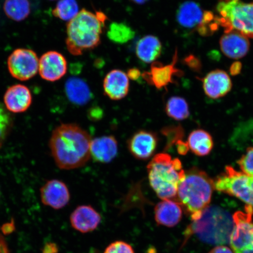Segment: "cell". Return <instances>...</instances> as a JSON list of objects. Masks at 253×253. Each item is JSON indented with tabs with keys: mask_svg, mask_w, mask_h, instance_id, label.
I'll return each instance as SVG.
<instances>
[{
	"mask_svg": "<svg viewBox=\"0 0 253 253\" xmlns=\"http://www.w3.org/2000/svg\"><path fill=\"white\" fill-rule=\"evenodd\" d=\"M91 139L76 124H62L53 131L49 148L56 166L61 169L83 167L89 160Z\"/></svg>",
	"mask_w": 253,
	"mask_h": 253,
	"instance_id": "obj_1",
	"label": "cell"
},
{
	"mask_svg": "<svg viewBox=\"0 0 253 253\" xmlns=\"http://www.w3.org/2000/svg\"><path fill=\"white\" fill-rule=\"evenodd\" d=\"M107 18L100 11L96 14L86 9L79 11L67 25L66 44L69 52L79 56L99 46Z\"/></svg>",
	"mask_w": 253,
	"mask_h": 253,
	"instance_id": "obj_2",
	"label": "cell"
},
{
	"mask_svg": "<svg viewBox=\"0 0 253 253\" xmlns=\"http://www.w3.org/2000/svg\"><path fill=\"white\" fill-rule=\"evenodd\" d=\"M233 216L217 206H208L198 219L192 220L186 229L185 240L192 235L207 244L223 246L230 243L234 228Z\"/></svg>",
	"mask_w": 253,
	"mask_h": 253,
	"instance_id": "obj_3",
	"label": "cell"
},
{
	"mask_svg": "<svg viewBox=\"0 0 253 253\" xmlns=\"http://www.w3.org/2000/svg\"><path fill=\"white\" fill-rule=\"evenodd\" d=\"M147 168L150 185L158 197L162 200H175L180 183L185 177L178 158L173 159L167 153L158 154Z\"/></svg>",
	"mask_w": 253,
	"mask_h": 253,
	"instance_id": "obj_4",
	"label": "cell"
},
{
	"mask_svg": "<svg viewBox=\"0 0 253 253\" xmlns=\"http://www.w3.org/2000/svg\"><path fill=\"white\" fill-rule=\"evenodd\" d=\"M213 189L214 182L207 173L192 169L185 172L175 201L191 214L192 220H197L210 204Z\"/></svg>",
	"mask_w": 253,
	"mask_h": 253,
	"instance_id": "obj_5",
	"label": "cell"
},
{
	"mask_svg": "<svg viewBox=\"0 0 253 253\" xmlns=\"http://www.w3.org/2000/svg\"><path fill=\"white\" fill-rule=\"evenodd\" d=\"M217 20L224 33L235 31L253 39V1L219 0L216 5Z\"/></svg>",
	"mask_w": 253,
	"mask_h": 253,
	"instance_id": "obj_6",
	"label": "cell"
},
{
	"mask_svg": "<svg viewBox=\"0 0 253 253\" xmlns=\"http://www.w3.org/2000/svg\"><path fill=\"white\" fill-rule=\"evenodd\" d=\"M217 191L233 196L253 208V177L227 167L214 182Z\"/></svg>",
	"mask_w": 253,
	"mask_h": 253,
	"instance_id": "obj_7",
	"label": "cell"
},
{
	"mask_svg": "<svg viewBox=\"0 0 253 253\" xmlns=\"http://www.w3.org/2000/svg\"><path fill=\"white\" fill-rule=\"evenodd\" d=\"M245 211H237L233 216L235 225L230 245L235 253H253V208L247 205Z\"/></svg>",
	"mask_w": 253,
	"mask_h": 253,
	"instance_id": "obj_8",
	"label": "cell"
},
{
	"mask_svg": "<svg viewBox=\"0 0 253 253\" xmlns=\"http://www.w3.org/2000/svg\"><path fill=\"white\" fill-rule=\"evenodd\" d=\"M8 69L12 77L21 81L33 78L39 71V59L31 49H17L8 57Z\"/></svg>",
	"mask_w": 253,
	"mask_h": 253,
	"instance_id": "obj_9",
	"label": "cell"
},
{
	"mask_svg": "<svg viewBox=\"0 0 253 253\" xmlns=\"http://www.w3.org/2000/svg\"><path fill=\"white\" fill-rule=\"evenodd\" d=\"M178 50L176 49L172 62L164 65L158 62L152 63L150 71L144 72L142 78L148 84L156 87L157 89L166 88L175 82V77H181L183 73L175 67L178 61Z\"/></svg>",
	"mask_w": 253,
	"mask_h": 253,
	"instance_id": "obj_10",
	"label": "cell"
},
{
	"mask_svg": "<svg viewBox=\"0 0 253 253\" xmlns=\"http://www.w3.org/2000/svg\"><path fill=\"white\" fill-rule=\"evenodd\" d=\"M67 61L64 56L57 51L47 52L39 60L40 75L44 80L59 81L67 72Z\"/></svg>",
	"mask_w": 253,
	"mask_h": 253,
	"instance_id": "obj_11",
	"label": "cell"
},
{
	"mask_svg": "<svg viewBox=\"0 0 253 253\" xmlns=\"http://www.w3.org/2000/svg\"><path fill=\"white\" fill-rule=\"evenodd\" d=\"M158 139L153 132L140 130L136 132L127 142L128 149L132 156L140 160H147L156 152Z\"/></svg>",
	"mask_w": 253,
	"mask_h": 253,
	"instance_id": "obj_12",
	"label": "cell"
},
{
	"mask_svg": "<svg viewBox=\"0 0 253 253\" xmlns=\"http://www.w3.org/2000/svg\"><path fill=\"white\" fill-rule=\"evenodd\" d=\"M40 195L43 205L55 210L66 207L71 198L68 186L58 179L46 182L40 189Z\"/></svg>",
	"mask_w": 253,
	"mask_h": 253,
	"instance_id": "obj_13",
	"label": "cell"
},
{
	"mask_svg": "<svg viewBox=\"0 0 253 253\" xmlns=\"http://www.w3.org/2000/svg\"><path fill=\"white\" fill-rule=\"evenodd\" d=\"M221 52L228 58L239 59L249 51L251 43L248 37L235 31L224 33L220 40Z\"/></svg>",
	"mask_w": 253,
	"mask_h": 253,
	"instance_id": "obj_14",
	"label": "cell"
},
{
	"mask_svg": "<svg viewBox=\"0 0 253 253\" xmlns=\"http://www.w3.org/2000/svg\"><path fill=\"white\" fill-rule=\"evenodd\" d=\"M206 94L213 99L225 96L232 89V82L229 75L222 70L211 71L202 79Z\"/></svg>",
	"mask_w": 253,
	"mask_h": 253,
	"instance_id": "obj_15",
	"label": "cell"
},
{
	"mask_svg": "<svg viewBox=\"0 0 253 253\" xmlns=\"http://www.w3.org/2000/svg\"><path fill=\"white\" fill-rule=\"evenodd\" d=\"M33 101L30 90L21 84L13 85L5 91L4 103L5 108L12 113H21L30 108Z\"/></svg>",
	"mask_w": 253,
	"mask_h": 253,
	"instance_id": "obj_16",
	"label": "cell"
},
{
	"mask_svg": "<svg viewBox=\"0 0 253 253\" xmlns=\"http://www.w3.org/2000/svg\"><path fill=\"white\" fill-rule=\"evenodd\" d=\"M71 225L75 230L86 233L97 228L101 221V216L94 209L88 205L79 206L71 215Z\"/></svg>",
	"mask_w": 253,
	"mask_h": 253,
	"instance_id": "obj_17",
	"label": "cell"
},
{
	"mask_svg": "<svg viewBox=\"0 0 253 253\" xmlns=\"http://www.w3.org/2000/svg\"><path fill=\"white\" fill-rule=\"evenodd\" d=\"M129 87V82L127 75L119 69L111 71L104 78V92L110 99H123L127 95Z\"/></svg>",
	"mask_w": 253,
	"mask_h": 253,
	"instance_id": "obj_18",
	"label": "cell"
},
{
	"mask_svg": "<svg viewBox=\"0 0 253 253\" xmlns=\"http://www.w3.org/2000/svg\"><path fill=\"white\" fill-rule=\"evenodd\" d=\"M154 216L158 225L173 227L181 220L182 208L175 201L163 200L155 207Z\"/></svg>",
	"mask_w": 253,
	"mask_h": 253,
	"instance_id": "obj_19",
	"label": "cell"
},
{
	"mask_svg": "<svg viewBox=\"0 0 253 253\" xmlns=\"http://www.w3.org/2000/svg\"><path fill=\"white\" fill-rule=\"evenodd\" d=\"M90 156L97 162L109 163L118 152V144L114 136H103L91 140Z\"/></svg>",
	"mask_w": 253,
	"mask_h": 253,
	"instance_id": "obj_20",
	"label": "cell"
},
{
	"mask_svg": "<svg viewBox=\"0 0 253 253\" xmlns=\"http://www.w3.org/2000/svg\"><path fill=\"white\" fill-rule=\"evenodd\" d=\"M204 12L197 2L187 1L179 6L176 12V20L181 27L193 29L197 28L204 20Z\"/></svg>",
	"mask_w": 253,
	"mask_h": 253,
	"instance_id": "obj_21",
	"label": "cell"
},
{
	"mask_svg": "<svg viewBox=\"0 0 253 253\" xmlns=\"http://www.w3.org/2000/svg\"><path fill=\"white\" fill-rule=\"evenodd\" d=\"M65 91L68 100L77 106L86 105L92 97L86 82L78 77H71L66 81Z\"/></svg>",
	"mask_w": 253,
	"mask_h": 253,
	"instance_id": "obj_22",
	"label": "cell"
},
{
	"mask_svg": "<svg viewBox=\"0 0 253 253\" xmlns=\"http://www.w3.org/2000/svg\"><path fill=\"white\" fill-rule=\"evenodd\" d=\"M162 44L156 36L148 35L138 41L136 55L142 62L153 63L156 62L162 52Z\"/></svg>",
	"mask_w": 253,
	"mask_h": 253,
	"instance_id": "obj_23",
	"label": "cell"
},
{
	"mask_svg": "<svg viewBox=\"0 0 253 253\" xmlns=\"http://www.w3.org/2000/svg\"><path fill=\"white\" fill-rule=\"evenodd\" d=\"M187 144L193 153L201 157L208 156L213 147L211 136L201 129H196L189 134Z\"/></svg>",
	"mask_w": 253,
	"mask_h": 253,
	"instance_id": "obj_24",
	"label": "cell"
},
{
	"mask_svg": "<svg viewBox=\"0 0 253 253\" xmlns=\"http://www.w3.org/2000/svg\"><path fill=\"white\" fill-rule=\"evenodd\" d=\"M3 8L9 18L17 22L25 20L31 12L29 0H5Z\"/></svg>",
	"mask_w": 253,
	"mask_h": 253,
	"instance_id": "obj_25",
	"label": "cell"
},
{
	"mask_svg": "<svg viewBox=\"0 0 253 253\" xmlns=\"http://www.w3.org/2000/svg\"><path fill=\"white\" fill-rule=\"evenodd\" d=\"M166 112L169 118L178 121L188 118L190 114L187 102L179 96L169 98L166 104Z\"/></svg>",
	"mask_w": 253,
	"mask_h": 253,
	"instance_id": "obj_26",
	"label": "cell"
},
{
	"mask_svg": "<svg viewBox=\"0 0 253 253\" xmlns=\"http://www.w3.org/2000/svg\"><path fill=\"white\" fill-rule=\"evenodd\" d=\"M135 31L128 25L114 22L109 25L107 37L113 42L124 44L129 42L135 37Z\"/></svg>",
	"mask_w": 253,
	"mask_h": 253,
	"instance_id": "obj_27",
	"label": "cell"
},
{
	"mask_svg": "<svg viewBox=\"0 0 253 253\" xmlns=\"http://www.w3.org/2000/svg\"><path fill=\"white\" fill-rule=\"evenodd\" d=\"M79 12L77 0H59L53 9L52 14L55 17L65 21H70Z\"/></svg>",
	"mask_w": 253,
	"mask_h": 253,
	"instance_id": "obj_28",
	"label": "cell"
},
{
	"mask_svg": "<svg viewBox=\"0 0 253 253\" xmlns=\"http://www.w3.org/2000/svg\"><path fill=\"white\" fill-rule=\"evenodd\" d=\"M13 126V118L10 112L0 102V148L4 144Z\"/></svg>",
	"mask_w": 253,
	"mask_h": 253,
	"instance_id": "obj_29",
	"label": "cell"
},
{
	"mask_svg": "<svg viewBox=\"0 0 253 253\" xmlns=\"http://www.w3.org/2000/svg\"><path fill=\"white\" fill-rule=\"evenodd\" d=\"M242 172L253 177V147L247 150L246 153L238 161Z\"/></svg>",
	"mask_w": 253,
	"mask_h": 253,
	"instance_id": "obj_30",
	"label": "cell"
},
{
	"mask_svg": "<svg viewBox=\"0 0 253 253\" xmlns=\"http://www.w3.org/2000/svg\"><path fill=\"white\" fill-rule=\"evenodd\" d=\"M104 253H135L132 246L127 243L117 241L110 244L104 251Z\"/></svg>",
	"mask_w": 253,
	"mask_h": 253,
	"instance_id": "obj_31",
	"label": "cell"
},
{
	"mask_svg": "<svg viewBox=\"0 0 253 253\" xmlns=\"http://www.w3.org/2000/svg\"><path fill=\"white\" fill-rule=\"evenodd\" d=\"M184 63L192 71L198 72L201 70L202 64L200 60L194 55L186 56L184 59Z\"/></svg>",
	"mask_w": 253,
	"mask_h": 253,
	"instance_id": "obj_32",
	"label": "cell"
},
{
	"mask_svg": "<svg viewBox=\"0 0 253 253\" xmlns=\"http://www.w3.org/2000/svg\"><path fill=\"white\" fill-rule=\"evenodd\" d=\"M126 75L128 78L131 79L132 81H137L142 77L141 71L135 68L128 69Z\"/></svg>",
	"mask_w": 253,
	"mask_h": 253,
	"instance_id": "obj_33",
	"label": "cell"
},
{
	"mask_svg": "<svg viewBox=\"0 0 253 253\" xmlns=\"http://www.w3.org/2000/svg\"><path fill=\"white\" fill-rule=\"evenodd\" d=\"M242 64L239 61L235 62L232 63L230 68V74L233 76L238 75L242 71Z\"/></svg>",
	"mask_w": 253,
	"mask_h": 253,
	"instance_id": "obj_34",
	"label": "cell"
},
{
	"mask_svg": "<svg viewBox=\"0 0 253 253\" xmlns=\"http://www.w3.org/2000/svg\"><path fill=\"white\" fill-rule=\"evenodd\" d=\"M177 150L178 153L181 155H185L188 151V144L181 140L176 142Z\"/></svg>",
	"mask_w": 253,
	"mask_h": 253,
	"instance_id": "obj_35",
	"label": "cell"
},
{
	"mask_svg": "<svg viewBox=\"0 0 253 253\" xmlns=\"http://www.w3.org/2000/svg\"><path fill=\"white\" fill-rule=\"evenodd\" d=\"M210 253H233V252L225 246H219L211 250Z\"/></svg>",
	"mask_w": 253,
	"mask_h": 253,
	"instance_id": "obj_36",
	"label": "cell"
},
{
	"mask_svg": "<svg viewBox=\"0 0 253 253\" xmlns=\"http://www.w3.org/2000/svg\"><path fill=\"white\" fill-rule=\"evenodd\" d=\"M43 253H58V248L56 245L53 243H49L47 244L44 248Z\"/></svg>",
	"mask_w": 253,
	"mask_h": 253,
	"instance_id": "obj_37",
	"label": "cell"
},
{
	"mask_svg": "<svg viewBox=\"0 0 253 253\" xmlns=\"http://www.w3.org/2000/svg\"><path fill=\"white\" fill-rule=\"evenodd\" d=\"M131 1L134 2L135 4L142 5L145 4V3L147 2L149 0H131Z\"/></svg>",
	"mask_w": 253,
	"mask_h": 253,
	"instance_id": "obj_38",
	"label": "cell"
},
{
	"mask_svg": "<svg viewBox=\"0 0 253 253\" xmlns=\"http://www.w3.org/2000/svg\"><path fill=\"white\" fill-rule=\"evenodd\" d=\"M50 1H55V0H50Z\"/></svg>",
	"mask_w": 253,
	"mask_h": 253,
	"instance_id": "obj_39",
	"label": "cell"
},
{
	"mask_svg": "<svg viewBox=\"0 0 253 253\" xmlns=\"http://www.w3.org/2000/svg\"><path fill=\"white\" fill-rule=\"evenodd\" d=\"M0 194H1V192H0Z\"/></svg>",
	"mask_w": 253,
	"mask_h": 253,
	"instance_id": "obj_40",
	"label": "cell"
}]
</instances>
